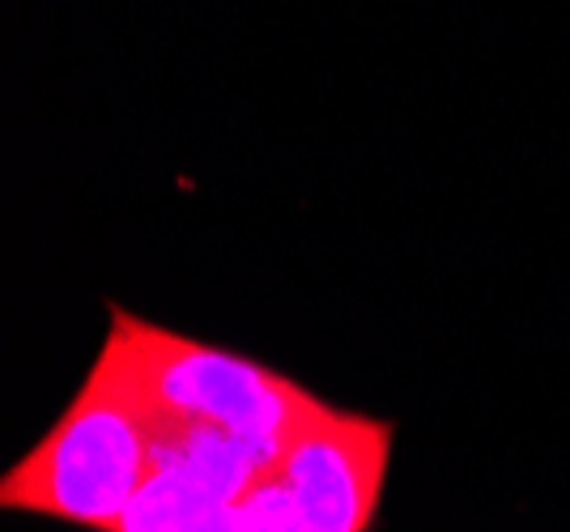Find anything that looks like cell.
<instances>
[{
  "label": "cell",
  "mask_w": 570,
  "mask_h": 532,
  "mask_svg": "<svg viewBox=\"0 0 570 532\" xmlns=\"http://www.w3.org/2000/svg\"><path fill=\"white\" fill-rule=\"evenodd\" d=\"M149 473V422L137 387L102 345L69 410L0 482V508L111 529L128 515Z\"/></svg>",
  "instance_id": "obj_1"
},
{
  "label": "cell",
  "mask_w": 570,
  "mask_h": 532,
  "mask_svg": "<svg viewBox=\"0 0 570 532\" xmlns=\"http://www.w3.org/2000/svg\"><path fill=\"white\" fill-rule=\"evenodd\" d=\"M107 349L124 363L128 380L154 410L226 426L273 452H285V443L324 410L320 396L264 363L154 328L137 315L116 312Z\"/></svg>",
  "instance_id": "obj_2"
},
{
  "label": "cell",
  "mask_w": 570,
  "mask_h": 532,
  "mask_svg": "<svg viewBox=\"0 0 570 532\" xmlns=\"http://www.w3.org/2000/svg\"><path fill=\"white\" fill-rule=\"evenodd\" d=\"M392 439V422L324 405L238 499L226 532H366L380 511Z\"/></svg>",
  "instance_id": "obj_3"
}]
</instances>
